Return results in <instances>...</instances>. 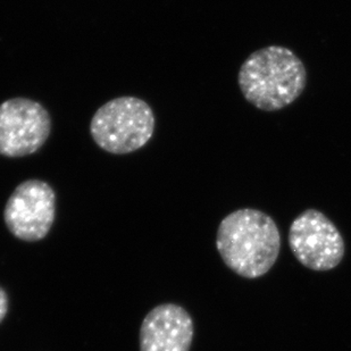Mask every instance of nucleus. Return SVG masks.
I'll return each instance as SVG.
<instances>
[{
	"label": "nucleus",
	"mask_w": 351,
	"mask_h": 351,
	"mask_svg": "<svg viewBox=\"0 0 351 351\" xmlns=\"http://www.w3.org/2000/svg\"><path fill=\"white\" fill-rule=\"evenodd\" d=\"M8 312V297L3 288H0V323Z\"/></svg>",
	"instance_id": "nucleus-8"
},
{
	"label": "nucleus",
	"mask_w": 351,
	"mask_h": 351,
	"mask_svg": "<svg viewBox=\"0 0 351 351\" xmlns=\"http://www.w3.org/2000/svg\"><path fill=\"white\" fill-rule=\"evenodd\" d=\"M56 213V195L43 180L21 183L7 200L3 219L10 233L20 240L39 241L49 233Z\"/></svg>",
	"instance_id": "nucleus-6"
},
{
	"label": "nucleus",
	"mask_w": 351,
	"mask_h": 351,
	"mask_svg": "<svg viewBox=\"0 0 351 351\" xmlns=\"http://www.w3.org/2000/svg\"><path fill=\"white\" fill-rule=\"evenodd\" d=\"M238 83L247 101L264 112H275L298 99L307 84V72L293 51L269 46L245 60Z\"/></svg>",
	"instance_id": "nucleus-2"
},
{
	"label": "nucleus",
	"mask_w": 351,
	"mask_h": 351,
	"mask_svg": "<svg viewBox=\"0 0 351 351\" xmlns=\"http://www.w3.org/2000/svg\"><path fill=\"white\" fill-rule=\"evenodd\" d=\"M193 321L181 306L164 304L152 309L140 328V351H189Z\"/></svg>",
	"instance_id": "nucleus-7"
},
{
	"label": "nucleus",
	"mask_w": 351,
	"mask_h": 351,
	"mask_svg": "<svg viewBox=\"0 0 351 351\" xmlns=\"http://www.w3.org/2000/svg\"><path fill=\"white\" fill-rule=\"evenodd\" d=\"M155 131V115L145 100L119 97L99 107L90 132L97 146L113 155H125L141 149Z\"/></svg>",
	"instance_id": "nucleus-3"
},
{
	"label": "nucleus",
	"mask_w": 351,
	"mask_h": 351,
	"mask_svg": "<svg viewBox=\"0 0 351 351\" xmlns=\"http://www.w3.org/2000/svg\"><path fill=\"white\" fill-rule=\"evenodd\" d=\"M51 132L48 110L29 98H13L0 105V155L19 158L36 153Z\"/></svg>",
	"instance_id": "nucleus-5"
},
{
	"label": "nucleus",
	"mask_w": 351,
	"mask_h": 351,
	"mask_svg": "<svg viewBox=\"0 0 351 351\" xmlns=\"http://www.w3.org/2000/svg\"><path fill=\"white\" fill-rule=\"evenodd\" d=\"M289 245L298 262L316 272L335 269L345 256L341 233L317 209H307L293 219L289 230Z\"/></svg>",
	"instance_id": "nucleus-4"
},
{
	"label": "nucleus",
	"mask_w": 351,
	"mask_h": 351,
	"mask_svg": "<svg viewBox=\"0 0 351 351\" xmlns=\"http://www.w3.org/2000/svg\"><path fill=\"white\" fill-rule=\"evenodd\" d=\"M216 248L235 274L258 278L267 274L278 261L281 235L274 219L266 213L238 209L219 224Z\"/></svg>",
	"instance_id": "nucleus-1"
}]
</instances>
